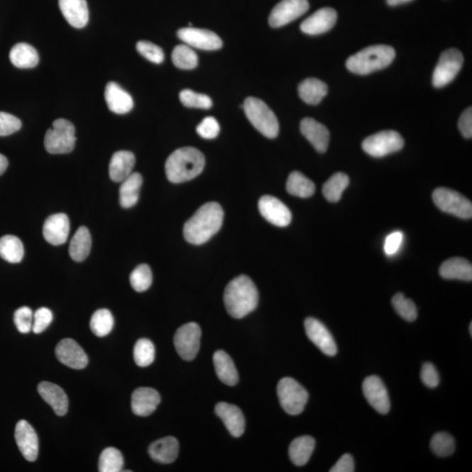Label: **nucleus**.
Returning <instances> with one entry per match:
<instances>
[{
	"mask_svg": "<svg viewBox=\"0 0 472 472\" xmlns=\"http://www.w3.org/2000/svg\"><path fill=\"white\" fill-rule=\"evenodd\" d=\"M224 217V210L220 204H205L185 224V239L194 245L207 243L221 229Z\"/></svg>",
	"mask_w": 472,
	"mask_h": 472,
	"instance_id": "obj_1",
	"label": "nucleus"
},
{
	"mask_svg": "<svg viewBox=\"0 0 472 472\" xmlns=\"http://www.w3.org/2000/svg\"><path fill=\"white\" fill-rule=\"evenodd\" d=\"M258 289L247 275H239L226 285L224 304L226 312L235 319H243L258 304Z\"/></svg>",
	"mask_w": 472,
	"mask_h": 472,
	"instance_id": "obj_2",
	"label": "nucleus"
},
{
	"mask_svg": "<svg viewBox=\"0 0 472 472\" xmlns=\"http://www.w3.org/2000/svg\"><path fill=\"white\" fill-rule=\"evenodd\" d=\"M205 164L202 152L192 147H184L176 150L166 160V177L172 183L186 182L201 175Z\"/></svg>",
	"mask_w": 472,
	"mask_h": 472,
	"instance_id": "obj_3",
	"label": "nucleus"
},
{
	"mask_svg": "<svg viewBox=\"0 0 472 472\" xmlns=\"http://www.w3.org/2000/svg\"><path fill=\"white\" fill-rule=\"evenodd\" d=\"M395 57V50L388 45H373L346 60L347 70L357 75H369L390 66Z\"/></svg>",
	"mask_w": 472,
	"mask_h": 472,
	"instance_id": "obj_4",
	"label": "nucleus"
},
{
	"mask_svg": "<svg viewBox=\"0 0 472 472\" xmlns=\"http://www.w3.org/2000/svg\"><path fill=\"white\" fill-rule=\"evenodd\" d=\"M249 122L260 134L268 138H275L279 133L277 116L263 101L256 97H248L243 105Z\"/></svg>",
	"mask_w": 472,
	"mask_h": 472,
	"instance_id": "obj_5",
	"label": "nucleus"
},
{
	"mask_svg": "<svg viewBox=\"0 0 472 472\" xmlns=\"http://www.w3.org/2000/svg\"><path fill=\"white\" fill-rule=\"evenodd\" d=\"M75 134V126L70 121L56 119L45 135V148L50 154L70 153L74 150L77 141Z\"/></svg>",
	"mask_w": 472,
	"mask_h": 472,
	"instance_id": "obj_6",
	"label": "nucleus"
},
{
	"mask_svg": "<svg viewBox=\"0 0 472 472\" xmlns=\"http://www.w3.org/2000/svg\"><path fill=\"white\" fill-rule=\"evenodd\" d=\"M278 395L283 410L292 415L303 412L309 399L307 390L290 377L282 378L279 381Z\"/></svg>",
	"mask_w": 472,
	"mask_h": 472,
	"instance_id": "obj_7",
	"label": "nucleus"
},
{
	"mask_svg": "<svg viewBox=\"0 0 472 472\" xmlns=\"http://www.w3.org/2000/svg\"><path fill=\"white\" fill-rule=\"evenodd\" d=\"M404 139L395 131H383L369 136L362 143L364 152L375 158H383L403 148Z\"/></svg>",
	"mask_w": 472,
	"mask_h": 472,
	"instance_id": "obj_8",
	"label": "nucleus"
},
{
	"mask_svg": "<svg viewBox=\"0 0 472 472\" xmlns=\"http://www.w3.org/2000/svg\"><path fill=\"white\" fill-rule=\"evenodd\" d=\"M433 202L444 213L461 219L472 217V204L459 192L451 189L439 187L433 192Z\"/></svg>",
	"mask_w": 472,
	"mask_h": 472,
	"instance_id": "obj_9",
	"label": "nucleus"
},
{
	"mask_svg": "<svg viewBox=\"0 0 472 472\" xmlns=\"http://www.w3.org/2000/svg\"><path fill=\"white\" fill-rule=\"evenodd\" d=\"M463 64V55L459 49L449 48L443 52L433 72V86L440 89L448 85L456 77Z\"/></svg>",
	"mask_w": 472,
	"mask_h": 472,
	"instance_id": "obj_10",
	"label": "nucleus"
},
{
	"mask_svg": "<svg viewBox=\"0 0 472 472\" xmlns=\"http://www.w3.org/2000/svg\"><path fill=\"white\" fill-rule=\"evenodd\" d=\"M202 329L194 322L184 324L177 329L175 336V346L177 353L185 361L194 360L201 346Z\"/></svg>",
	"mask_w": 472,
	"mask_h": 472,
	"instance_id": "obj_11",
	"label": "nucleus"
},
{
	"mask_svg": "<svg viewBox=\"0 0 472 472\" xmlns=\"http://www.w3.org/2000/svg\"><path fill=\"white\" fill-rule=\"evenodd\" d=\"M308 0H282L272 9L269 17L271 28H278L303 16L309 10Z\"/></svg>",
	"mask_w": 472,
	"mask_h": 472,
	"instance_id": "obj_12",
	"label": "nucleus"
},
{
	"mask_svg": "<svg viewBox=\"0 0 472 472\" xmlns=\"http://www.w3.org/2000/svg\"><path fill=\"white\" fill-rule=\"evenodd\" d=\"M177 37L189 47L205 51L218 50L222 48V40L216 33L210 30L186 28L177 31Z\"/></svg>",
	"mask_w": 472,
	"mask_h": 472,
	"instance_id": "obj_13",
	"label": "nucleus"
},
{
	"mask_svg": "<svg viewBox=\"0 0 472 472\" xmlns=\"http://www.w3.org/2000/svg\"><path fill=\"white\" fill-rule=\"evenodd\" d=\"M304 328L309 341L314 344L321 352L331 357L337 354V345L324 324L318 319L308 318L304 321Z\"/></svg>",
	"mask_w": 472,
	"mask_h": 472,
	"instance_id": "obj_14",
	"label": "nucleus"
},
{
	"mask_svg": "<svg viewBox=\"0 0 472 472\" xmlns=\"http://www.w3.org/2000/svg\"><path fill=\"white\" fill-rule=\"evenodd\" d=\"M362 388L366 399L378 413L386 415L390 412V395L380 378L375 375L366 378Z\"/></svg>",
	"mask_w": 472,
	"mask_h": 472,
	"instance_id": "obj_15",
	"label": "nucleus"
},
{
	"mask_svg": "<svg viewBox=\"0 0 472 472\" xmlns=\"http://www.w3.org/2000/svg\"><path fill=\"white\" fill-rule=\"evenodd\" d=\"M258 207L260 214L270 224L285 228L290 225L292 215L280 199L265 195L260 199Z\"/></svg>",
	"mask_w": 472,
	"mask_h": 472,
	"instance_id": "obj_16",
	"label": "nucleus"
},
{
	"mask_svg": "<svg viewBox=\"0 0 472 472\" xmlns=\"http://www.w3.org/2000/svg\"><path fill=\"white\" fill-rule=\"evenodd\" d=\"M15 440L22 456L29 461L35 462L39 455V439L35 430L25 420L18 422L15 428Z\"/></svg>",
	"mask_w": 472,
	"mask_h": 472,
	"instance_id": "obj_17",
	"label": "nucleus"
},
{
	"mask_svg": "<svg viewBox=\"0 0 472 472\" xmlns=\"http://www.w3.org/2000/svg\"><path fill=\"white\" fill-rule=\"evenodd\" d=\"M338 14L334 9H321L302 22L301 31L309 35H319L330 31L337 22Z\"/></svg>",
	"mask_w": 472,
	"mask_h": 472,
	"instance_id": "obj_18",
	"label": "nucleus"
},
{
	"mask_svg": "<svg viewBox=\"0 0 472 472\" xmlns=\"http://www.w3.org/2000/svg\"><path fill=\"white\" fill-rule=\"evenodd\" d=\"M55 355L60 363L70 368L81 370L88 365L89 358L86 353L71 339H65L59 342L56 346Z\"/></svg>",
	"mask_w": 472,
	"mask_h": 472,
	"instance_id": "obj_19",
	"label": "nucleus"
},
{
	"mask_svg": "<svg viewBox=\"0 0 472 472\" xmlns=\"http://www.w3.org/2000/svg\"><path fill=\"white\" fill-rule=\"evenodd\" d=\"M70 219L65 214L49 216L43 226V236L48 243L58 246L66 243L70 235Z\"/></svg>",
	"mask_w": 472,
	"mask_h": 472,
	"instance_id": "obj_20",
	"label": "nucleus"
},
{
	"mask_svg": "<svg viewBox=\"0 0 472 472\" xmlns=\"http://www.w3.org/2000/svg\"><path fill=\"white\" fill-rule=\"evenodd\" d=\"M300 131L319 153L326 152L330 142V132L324 124L311 118L304 119L301 121Z\"/></svg>",
	"mask_w": 472,
	"mask_h": 472,
	"instance_id": "obj_21",
	"label": "nucleus"
},
{
	"mask_svg": "<svg viewBox=\"0 0 472 472\" xmlns=\"http://www.w3.org/2000/svg\"><path fill=\"white\" fill-rule=\"evenodd\" d=\"M104 97L109 111L116 114H127L133 109L134 101L131 94L118 83L109 82L105 88Z\"/></svg>",
	"mask_w": 472,
	"mask_h": 472,
	"instance_id": "obj_22",
	"label": "nucleus"
},
{
	"mask_svg": "<svg viewBox=\"0 0 472 472\" xmlns=\"http://www.w3.org/2000/svg\"><path fill=\"white\" fill-rule=\"evenodd\" d=\"M215 413L221 419L226 429L234 437L243 436L245 418L239 407L233 404L220 402L215 406Z\"/></svg>",
	"mask_w": 472,
	"mask_h": 472,
	"instance_id": "obj_23",
	"label": "nucleus"
},
{
	"mask_svg": "<svg viewBox=\"0 0 472 472\" xmlns=\"http://www.w3.org/2000/svg\"><path fill=\"white\" fill-rule=\"evenodd\" d=\"M160 403V395L150 388H139L131 396V409L138 417H148L157 410Z\"/></svg>",
	"mask_w": 472,
	"mask_h": 472,
	"instance_id": "obj_24",
	"label": "nucleus"
},
{
	"mask_svg": "<svg viewBox=\"0 0 472 472\" xmlns=\"http://www.w3.org/2000/svg\"><path fill=\"white\" fill-rule=\"evenodd\" d=\"M59 6L65 20L75 28L88 24L89 13L86 0H59Z\"/></svg>",
	"mask_w": 472,
	"mask_h": 472,
	"instance_id": "obj_25",
	"label": "nucleus"
},
{
	"mask_svg": "<svg viewBox=\"0 0 472 472\" xmlns=\"http://www.w3.org/2000/svg\"><path fill=\"white\" fill-rule=\"evenodd\" d=\"M38 392L56 415L62 417L67 414L69 410V399L66 393L58 385L44 381L38 386Z\"/></svg>",
	"mask_w": 472,
	"mask_h": 472,
	"instance_id": "obj_26",
	"label": "nucleus"
},
{
	"mask_svg": "<svg viewBox=\"0 0 472 472\" xmlns=\"http://www.w3.org/2000/svg\"><path fill=\"white\" fill-rule=\"evenodd\" d=\"M136 163L134 154L128 150H119L113 154L109 163V177L114 182H123L132 173Z\"/></svg>",
	"mask_w": 472,
	"mask_h": 472,
	"instance_id": "obj_27",
	"label": "nucleus"
},
{
	"mask_svg": "<svg viewBox=\"0 0 472 472\" xmlns=\"http://www.w3.org/2000/svg\"><path fill=\"white\" fill-rule=\"evenodd\" d=\"M148 451L155 462L171 463L175 462L179 455V441L172 437L162 438L150 444Z\"/></svg>",
	"mask_w": 472,
	"mask_h": 472,
	"instance_id": "obj_28",
	"label": "nucleus"
},
{
	"mask_svg": "<svg viewBox=\"0 0 472 472\" xmlns=\"http://www.w3.org/2000/svg\"><path fill=\"white\" fill-rule=\"evenodd\" d=\"M439 274L441 278L448 280L471 282L472 265L466 259L453 258L441 264Z\"/></svg>",
	"mask_w": 472,
	"mask_h": 472,
	"instance_id": "obj_29",
	"label": "nucleus"
},
{
	"mask_svg": "<svg viewBox=\"0 0 472 472\" xmlns=\"http://www.w3.org/2000/svg\"><path fill=\"white\" fill-rule=\"evenodd\" d=\"M214 366L216 375L222 383L228 386H235L239 381V375L231 357L224 351L219 350L214 354Z\"/></svg>",
	"mask_w": 472,
	"mask_h": 472,
	"instance_id": "obj_30",
	"label": "nucleus"
},
{
	"mask_svg": "<svg viewBox=\"0 0 472 472\" xmlns=\"http://www.w3.org/2000/svg\"><path fill=\"white\" fill-rule=\"evenodd\" d=\"M142 184L143 177L138 172H132L123 181L119 190V199L124 209H131L138 203Z\"/></svg>",
	"mask_w": 472,
	"mask_h": 472,
	"instance_id": "obj_31",
	"label": "nucleus"
},
{
	"mask_svg": "<svg viewBox=\"0 0 472 472\" xmlns=\"http://www.w3.org/2000/svg\"><path fill=\"white\" fill-rule=\"evenodd\" d=\"M315 444L314 438L309 436L294 439L289 448V455L292 462L297 466H305L314 451Z\"/></svg>",
	"mask_w": 472,
	"mask_h": 472,
	"instance_id": "obj_32",
	"label": "nucleus"
},
{
	"mask_svg": "<svg viewBox=\"0 0 472 472\" xmlns=\"http://www.w3.org/2000/svg\"><path fill=\"white\" fill-rule=\"evenodd\" d=\"M328 93V86L316 78L305 79L298 86V94L302 100L309 105L320 104Z\"/></svg>",
	"mask_w": 472,
	"mask_h": 472,
	"instance_id": "obj_33",
	"label": "nucleus"
},
{
	"mask_svg": "<svg viewBox=\"0 0 472 472\" xmlns=\"http://www.w3.org/2000/svg\"><path fill=\"white\" fill-rule=\"evenodd\" d=\"M11 62L18 69H33L39 63V55L31 45L18 43L11 49Z\"/></svg>",
	"mask_w": 472,
	"mask_h": 472,
	"instance_id": "obj_34",
	"label": "nucleus"
},
{
	"mask_svg": "<svg viewBox=\"0 0 472 472\" xmlns=\"http://www.w3.org/2000/svg\"><path fill=\"white\" fill-rule=\"evenodd\" d=\"M92 236L86 226H81L75 232L70 244V255L75 262H82L88 258L92 249Z\"/></svg>",
	"mask_w": 472,
	"mask_h": 472,
	"instance_id": "obj_35",
	"label": "nucleus"
},
{
	"mask_svg": "<svg viewBox=\"0 0 472 472\" xmlns=\"http://www.w3.org/2000/svg\"><path fill=\"white\" fill-rule=\"evenodd\" d=\"M286 189L290 194L300 198H309L314 194V183L300 172L290 173L286 183Z\"/></svg>",
	"mask_w": 472,
	"mask_h": 472,
	"instance_id": "obj_36",
	"label": "nucleus"
},
{
	"mask_svg": "<svg viewBox=\"0 0 472 472\" xmlns=\"http://www.w3.org/2000/svg\"><path fill=\"white\" fill-rule=\"evenodd\" d=\"M24 246L20 238L7 235L0 238V256L11 263H21L24 258Z\"/></svg>",
	"mask_w": 472,
	"mask_h": 472,
	"instance_id": "obj_37",
	"label": "nucleus"
},
{
	"mask_svg": "<svg viewBox=\"0 0 472 472\" xmlns=\"http://www.w3.org/2000/svg\"><path fill=\"white\" fill-rule=\"evenodd\" d=\"M349 182V177L345 173H335L324 185L323 194L324 198L330 202L341 201L343 192L348 187Z\"/></svg>",
	"mask_w": 472,
	"mask_h": 472,
	"instance_id": "obj_38",
	"label": "nucleus"
},
{
	"mask_svg": "<svg viewBox=\"0 0 472 472\" xmlns=\"http://www.w3.org/2000/svg\"><path fill=\"white\" fill-rule=\"evenodd\" d=\"M114 327V318L107 309H100L94 313L90 320V329L97 337H105Z\"/></svg>",
	"mask_w": 472,
	"mask_h": 472,
	"instance_id": "obj_39",
	"label": "nucleus"
},
{
	"mask_svg": "<svg viewBox=\"0 0 472 472\" xmlns=\"http://www.w3.org/2000/svg\"><path fill=\"white\" fill-rule=\"evenodd\" d=\"M173 64L180 70H194L198 65V55L188 45H177L172 54Z\"/></svg>",
	"mask_w": 472,
	"mask_h": 472,
	"instance_id": "obj_40",
	"label": "nucleus"
},
{
	"mask_svg": "<svg viewBox=\"0 0 472 472\" xmlns=\"http://www.w3.org/2000/svg\"><path fill=\"white\" fill-rule=\"evenodd\" d=\"M124 467L122 453L118 449L109 447L101 453L98 468L101 472H119Z\"/></svg>",
	"mask_w": 472,
	"mask_h": 472,
	"instance_id": "obj_41",
	"label": "nucleus"
},
{
	"mask_svg": "<svg viewBox=\"0 0 472 472\" xmlns=\"http://www.w3.org/2000/svg\"><path fill=\"white\" fill-rule=\"evenodd\" d=\"M432 451L441 458H445L453 454L455 451L456 444L454 438L446 432H439L434 435L430 441Z\"/></svg>",
	"mask_w": 472,
	"mask_h": 472,
	"instance_id": "obj_42",
	"label": "nucleus"
},
{
	"mask_svg": "<svg viewBox=\"0 0 472 472\" xmlns=\"http://www.w3.org/2000/svg\"><path fill=\"white\" fill-rule=\"evenodd\" d=\"M155 358V347L149 339H141L136 343L134 347V361L141 368L153 363Z\"/></svg>",
	"mask_w": 472,
	"mask_h": 472,
	"instance_id": "obj_43",
	"label": "nucleus"
},
{
	"mask_svg": "<svg viewBox=\"0 0 472 472\" xmlns=\"http://www.w3.org/2000/svg\"><path fill=\"white\" fill-rule=\"evenodd\" d=\"M130 282L136 292H143L148 290L153 283V273L147 264H141L132 271Z\"/></svg>",
	"mask_w": 472,
	"mask_h": 472,
	"instance_id": "obj_44",
	"label": "nucleus"
},
{
	"mask_svg": "<svg viewBox=\"0 0 472 472\" xmlns=\"http://www.w3.org/2000/svg\"><path fill=\"white\" fill-rule=\"evenodd\" d=\"M392 304L396 312L402 319L409 321V322H413L417 319V309L414 302L410 298H407L402 293H397L393 297Z\"/></svg>",
	"mask_w": 472,
	"mask_h": 472,
	"instance_id": "obj_45",
	"label": "nucleus"
},
{
	"mask_svg": "<svg viewBox=\"0 0 472 472\" xmlns=\"http://www.w3.org/2000/svg\"><path fill=\"white\" fill-rule=\"evenodd\" d=\"M180 99L185 107L197 109H210L213 106L212 99L205 94L184 89L180 93Z\"/></svg>",
	"mask_w": 472,
	"mask_h": 472,
	"instance_id": "obj_46",
	"label": "nucleus"
},
{
	"mask_svg": "<svg viewBox=\"0 0 472 472\" xmlns=\"http://www.w3.org/2000/svg\"><path fill=\"white\" fill-rule=\"evenodd\" d=\"M137 50L150 62L160 64L164 62L165 54L162 48L150 41L141 40L137 43Z\"/></svg>",
	"mask_w": 472,
	"mask_h": 472,
	"instance_id": "obj_47",
	"label": "nucleus"
},
{
	"mask_svg": "<svg viewBox=\"0 0 472 472\" xmlns=\"http://www.w3.org/2000/svg\"><path fill=\"white\" fill-rule=\"evenodd\" d=\"M33 314L32 309L23 307L14 313V323L21 334H28L33 329Z\"/></svg>",
	"mask_w": 472,
	"mask_h": 472,
	"instance_id": "obj_48",
	"label": "nucleus"
},
{
	"mask_svg": "<svg viewBox=\"0 0 472 472\" xmlns=\"http://www.w3.org/2000/svg\"><path fill=\"white\" fill-rule=\"evenodd\" d=\"M21 121L9 114V113L0 112V137H6L21 130Z\"/></svg>",
	"mask_w": 472,
	"mask_h": 472,
	"instance_id": "obj_49",
	"label": "nucleus"
},
{
	"mask_svg": "<svg viewBox=\"0 0 472 472\" xmlns=\"http://www.w3.org/2000/svg\"><path fill=\"white\" fill-rule=\"evenodd\" d=\"M53 321V313L48 308H40L33 314V331L36 334H41L50 326Z\"/></svg>",
	"mask_w": 472,
	"mask_h": 472,
	"instance_id": "obj_50",
	"label": "nucleus"
},
{
	"mask_svg": "<svg viewBox=\"0 0 472 472\" xmlns=\"http://www.w3.org/2000/svg\"><path fill=\"white\" fill-rule=\"evenodd\" d=\"M221 128L218 121L213 116H207L197 127V133L202 138L213 139L220 133Z\"/></svg>",
	"mask_w": 472,
	"mask_h": 472,
	"instance_id": "obj_51",
	"label": "nucleus"
},
{
	"mask_svg": "<svg viewBox=\"0 0 472 472\" xmlns=\"http://www.w3.org/2000/svg\"><path fill=\"white\" fill-rule=\"evenodd\" d=\"M421 380L426 387L429 388H437L439 385L440 377L435 366L432 363H425L422 366Z\"/></svg>",
	"mask_w": 472,
	"mask_h": 472,
	"instance_id": "obj_52",
	"label": "nucleus"
},
{
	"mask_svg": "<svg viewBox=\"0 0 472 472\" xmlns=\"http://www.w3.org/2000/svg\"><path fill=\"white\" fill-rule=\"evenodd\" d=\"M403 233L395 231L386 238L384 243V251L387 256L395 255L401 248L403 241Z\"/></svg>",
	"mask_w": 472,
	"mask_h": 472,
	"instance_id": "obj_53",
	"label": "nucleus"
},
{
	"mask_svg": "<svg viewBox=\"0 0 472 472\" xmlns=\"http://www.w3.org/2000/svg\"><path fill=\"white\" fill-rule=\"evenodd\" d=\"M459 128L461 134L466 138L471 139L472 137V109L467 108L462 113L459 120Z\"/></svg>",
	"mask_w": 472,
	"mask_h": 472,
	"instance_id": "obj_54",
	"label": "nucleus"
},
{
	"mask_svg": "<svg viewBox=\"0 0 472 472\" xmlns=\"http://www.w3.org/2000/svg\"><path fill=\"white\" fill-rule=\"evenodd\" d=\"M354 460L350 454H345L336 463L330 470L331 472H353L354 471Z\"/></svg>",
	"mask_w": 472,
	"mask_h": 472,
	"instance_id": "obj_55",
	"label": "nucleus"
},
{
	"mask_svg": "<svg viewBox=\"0 0 472 472\" xmlns=\"http://www.w3.org/2000/svg\"><path fill=\"white\" fill-rule=\"evenodd\" d=\"M7 168H9V160L4 155L0 154V176L6 171Z\"/></svg>",
	"mask_w": 472,
	"mask_h": 472,
	"instance_id": "obj_56",
	"label": "nucleus"
},
{
	"mask_svg": "<svg viewBox=\"0 0 472 472\" xmlns=\"http://www.w3.org/2000/svg\"><path fill=\"white\" fill-rule=\"evenodd\" d=\"M413 1V0H387V4L390 6H397L401 4Z\"/></svg>",
	"mask_w": 472,
	"mask_h": 472,
	"instance_id": "obj_57",
	"label": "nucleus"
},
{
	"mask_svg": "<svg viewBox=\"0 0 472 472\" xmlns=\"http://www.w3.org/2000/svg\"><path fill=\"white\" fill-rule=\"evenodd\" d=\"M469 329H470V334H471V335H472V323L470 324V328H469Z\"/></svg>",
	"mask_w": 472,
	"mask_h": 472,
	"instance_id": "obj_58",
	"label": "nucleus"
}]
</instances>
